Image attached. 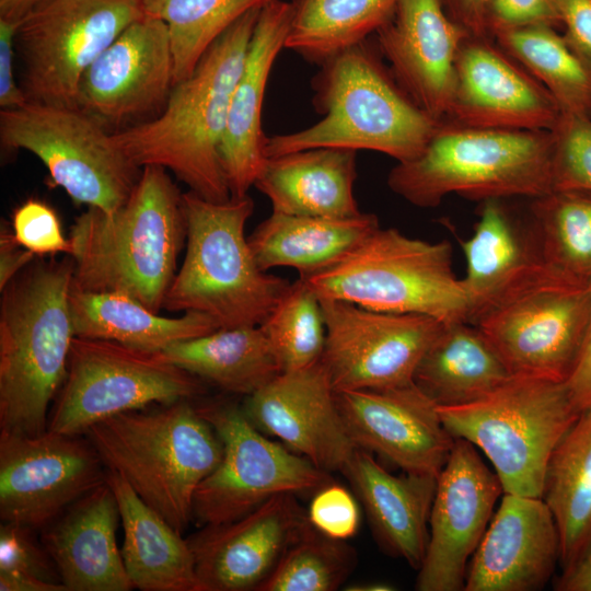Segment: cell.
<instances>
[{
  "instance_id": "3957f363",
  "label": "cell",
  "mask_w": 591,
  "mask_h": 591,
  "mask_svg": "<svg viewBox=\"0 0 591 591\" xmlns=\"http://www.w3.org/2000/svg\"><path fill=\"white\" fill-rule=\"evenodd\" d=\"M36 258L0 290V431L23 434L47 430L74 338L72 258Z\"/></svg>"
},
{
  "instance_id": "b9f144b4",
  "label": "cell",
  "mask_w": 591,
  "mask_h": 591,
  "mask_svg": "<svg viewBox=\"0 0 591 591\" xmlns=\"http://www.w3.org/2000/svg\"><path fill=\"white\" fill-rule=\"evenodd\" d=\"M554 138V189L591 192V118L561 114Z\"/></svg>"
},
{
  "instance_id": "5b68a950",
  "label": "cell",
  "mask_w": 591,
  "mask_h": 591,
  "mask_svg": "<svg viewBox=\"0 0 591 591\" xmlns=\"http://www.w3.org/2000/svg\"><path fill=\"white\" fill-rule=\"evenodd\" d=\"M84 436L106 468L181 534L193 520L196 489L223 453L217 431L192 399L115 415Z\"/></svg>"
},
{
  "instance_id": "484cf974",
  "label": "cell",
  "mask_w": 591,
  "mask_h": 591,
  "mask_svg": "<svg viewBox=\"0 0 591 591\" xmlns=\"http://www.w3.org/2000/svg\"><path fill=\"white\" fill-rule=\"evenodd\" d=\"M501 200L482 201L473 235L461 242L466 259L461 280L472 324L532 287L559 282L543 265L531 223L518 222Z\"/></svg>"
},
{
  "instance_id": "9c48e42d",
  "label": "cell",
  "mask_w": 591,
  "mask_h": 591,
  "mask_svg": "<svg viewBox=\"0 0 591 591\" xmlns=\"http://www.w3.org/2000/svg\"><path fill=\"white\" fill-rule=\"evenodd\" d=\"M438 412L453 438L486 455L503 493L537 498L552 453L581 414L566 382L522 375L476 402Z\"/></svg>"
},
{
  "instance_id": "1f68e13d",
  "label": "cell",
  "mask_w": 591,
  "mask_h": 591,
  "mask_svg": "<svg viewBox=\"0 0 591 591\" xmlns=\"http://www.w3.org/2000/svg\"><path fill=\"white\" fill-rule=\"evenodd\" d=\"M69 305L74 336L112 340L152 352L219 328L206 314L184 312L178 317L162 316L123 292L71 288Z\"/></svg>"
},
{
  "instance_id": "d6986e66",
  "label": "cell",
  "mask_w": 591,
  "mask_h": 591,
  "mask_svg": "<svg viewBox=\"0 0 591 591\" xmlns=\"http://www.w3.org/2000/svg\"><path fill=\"white\" fill-rule=\"evenodd\" d=\"M311 528L306 510L289 493L236 520L202 525L186 538L201 591H258Z\"/></svg>"
},
{
  "instance_id": "603a6c76",
  "label": "cell",
  "mask_w": 591,
  "mask_h": 591,
  "mask_svg": "<svg viewBox=\"0 0 591 591\" xmlns=\"http://www.w3.org/2000/svg\"><path fill=\"white\" fill-rule=\"evenodd\" d=\"M375 34L399 86L429 116L443 120L454 92L456 57L471 35L449 16L442 0H399Z\"/></svg>"
},
{
  "instance_id": "db71d44e",
  "label": "cell",
  "mask_w": 591,
  "mask_h": 591,
  "mask_svg": "<svg viewBox=\"0 0 591 591\" xmlns=\"http://www.w3.org/2000/svg\"><path fill=\"white\" fill-rule=\"evenodd\" d=\"M0 591H68L62 583L49 582L21 572H0Z\"/></svg>"
},
{
  "instance_id": "ee69618b",
  "label": "cell",
  "mask_w": 591,
  "mask_h": 591,
  "mask_svg": "<svg viewBox=\"0 0 591 591\" xmlns=\"http://www.w3.org/2000/svg\"><path fill=\"white\" fill-rule=\"evenodd\" d=\"M36 532L20 523H1L0 572H21L62 583L53 558Z\"/></svg>"
},
{
  "instance_id": "681fc988",
  "label": "cell",
  "mask_w": 591,
  "mask_h": 591,
  "mask_svg": "<svg viewBox=\"0 0 591 591\" xmlns=\"http://www.w3.org/2000/svg\"><path fill=\"white\" fill-rule=\"evenodd\" d=\"M449 16L474 37H489L487 0H442Z\"/></svg>"
},
{
  "instance_id": "d4e9b609",
  "label": "cell",
  "mask_w": 591,
  "mask_h": 591,
  "mask_svg": "<svg viewBox=\"0 0 591 591\" xmlns=\"http://www.w3.org/2000/svg\"><path fill=\"white\" fill-rule=\"evenodd\" d=\"M291 19V2L273 0L260 9L233 89L220 157L230 195L234 198L247 195L267 159L263 104L271 69L285 48Z\"/></svg>"
},
{
  "instance_id": "74e56055",
  "label": "cell",
  "mask_w": 591,
  "mask_h": 591,
  "mask_svg": "<svg viewBox=\"0 0 591 591\" xmlns=\"http://www.w3.org/2000/svg\"><path fill=\"white\" fill-rule=\"evenodd\" d=\"M557 31L536 25L500 30L491 36L551 93L561 114L591 118V68Z\"/></svg>"
},
{
  "instance_id": "30bf717a",
  "label": "cell",
  "mask_w": 591,
  "mask_h": 591,
  "mask_svg": "<svg viewBox=\"0 0 591 591\" xmlns=\"http://www.w3.org/2000/svg\"><path fill=\"white\" fill-rule=\"evenodd\" d=\"M204 381L164 354L116 341L74 336L67 375L48 416L47 429L66 434L86 430L115 415L194 399Z\"/></svg>"
},
{
  "instance_id": "ffe728a7",
  "label": "cell",
  "mask_w": 591,
  "mask_h": 591,
  "mask_svg": "<svg viewBox=\"0 0 591 591\" xmlns=\"http://www.w3.org/2000/svg\"><path fill=\"white\" fill-rule=\"evenodd\" d=\"M242 408L262 432L278 438L325 472L343 473L358 449L321 360L282 371L246 396Z\"/></svg>"
},
{
  "instance_id": "4dcf8cb0",
  "label": "cell",
  "mask_w": 591,
  "mask_h": 591,
  "mask_svg": "<svg viewBox=\"0 0 591 591\" xmlns=\"http://www.w3.org/2000/svg\"><path fill=\"white\" fill-rule=\"evenodd\" d=\"M512 376L484 333L470 322L444 323L419 361L414 383L437 406L476 402Z\"/></svg>"
},
{
  "instance_id": "44dd1931",
  "label": "cell",
  "mask_w": 591,
  "mask_h": 591,
  "mask_svg": "<svg viewBox=\"0 0 591 591\" xmlns=\"http://www.w3.org/2000/svg\"><path fill=\"white\" fill-rule=\"evenodd\" d=\"M355 444L374 452L406 473L438 476L455 438L441 421L438 406L415 383L336 392Z\"/></svg>"
},
{
  "instance_id": "4fadbf2b",
  "label": "cell",
  "mask_w": 591,
  "mask_h": 591,
  "mask_svg": "<svg viewBox=\"0 0 591 591\" xmlns=\"http://www.w3.org/2000/svg\"><path fill=\"white\" fill-rule=\"evenodd\" d=\"M217 431L223 448L218 466L200 483L193 520L201 525L230 522L280 494L315 491L331 474L256 428L235 404L196 405Z\"/></svg>"
},
{
  "instance_id": "e575fe53",
  "label": "cell",
  "mask_w": 591,
  "mask_h": 591,
  "mask_svg": "<svg viewBox=\"0 0 591 591\" xmlns=\"http://www.w3.org/2000/svg\"><path fill=\"white\" fill-rule=\"evenodd\" d=\"M541 498L558 530L559 564L568 570L591 545V408L581 412L552 453Z\"/></svg>"
},
{
  "instance_id": "83f0119b",
  "label": "cell",
  "mask_w": 591,
  "mask_h": 591,
  "mask_svg": "<svg viewBox=\"0 0 591 591\" xmlns=\"http://www.w3.org/2000/svg\"><path fill=\"white\" fill-rule=\"evenodd\" d=\"M404 473L391 474L359 448L343 471L381 546L418 570L427 549L438 476Z\"/></svg>"
},
{
  "instance_id": "9f6ffc18",
  "label": "cell",
  "mask_w": 591,
  "mask_h": 591,
  "mask_svg": "<svg viewBox=\"0 0 591 591\" xmlns=\"http://www.w3.org/2000/svg\"><path fill=\"white\" fill-rule=\"evenodd\" d=\"M345 590L348 591H390L393 588L386 583L380 582H366V583H355L347 586Z\"/></svg>"
},
{
  "instance_id": "836d02e7",
  "label": "cell",
  "mask_w": 591,
  "mask_h": 591,
  "mask_svg": "<svg viewBox=\"0 0 591 591\" xmlns=\"http://www.w3.org/2000/svg\"><path fill=\"white\" fill-rule=\"evenodd\" d=\"M176 366L219 389L252 395L282 372L260 326L218 328L162 351Z\"/></svg>"
},
{
  "instance_id": "7c38bea8",
  "label": "cell",
  "mask_w": 591,
  "mask_h": 591,
  "mask_svg": "<svg viewBox=\"0 0 591 591\" xmlns=\"http://www.w3.org/2000/svg\"><path fill=\"white\" fill-rule=\"evenodd\" d=\"M144 14L140 0H38L15 35L18 79L27 102L76 107L83 73Z\"/></svg>"
},
{
  "instance_id": "f6af8a7d",
  "label": "cell",
  "mask_w": 591,
  "mask_h": 591,
  "mask_svg": "<svg viewBox=\"0 0 591 591\" xmlns=\"http://www.w3.org/2000/svg\"><path fill=\"white\" fill-rule=\"evenodd\" d=\"M311 525L337 540L354 536L360 525V508L354 495L332 480L314 491L306 510Z\"/></svg>"
},
{
  "instance_id": "ac0fdd59",
  "label": "cell",
  "mask_w": 591,
  "mask_h": 591,
  "mask_svg": "<svg viewBox=\"0 0 591 591\" xmlns=\"http://www.w3.org/2000/svg\"><path fill=\"white\" fill-rule=\"evenodd\" d=\"M502 485L476 448L455 438L437 477L426 554L416 590H464L468 563L490 520Z\"/></svg>"
},
{
  "instance_id": "7dc6e473",
  "label": "cell",
  "mask_w": 591,
  "mask_h": 591,
  "mask_svg": "<svg viewBox=\"0 0 591 591\" xmlns=\"http://www.w3.org/2000/svg\"><path fill=\"white\" fill-rule=\"evenodd\" d=\"M20 20L0 18V109L18 108L27 102L15 73V35Z\"/></svg>"
},
{
  "instance_id": "60d3db41",
  "label": "cell",
  "mask_w": 591,
  "mask_h": 591,
  "mask_svg": "<svg viewBox=\"0 0 591 591\" xmlns=\"http://www.w3.org/2000/svg\"><path fill=\"white\" fill-rule=\"evenodd\" d=\"M356 564L351 545L312 526L288 548L258 591H334L346 582Z\"/></svg>"
},
{
  "instance_id": "52a82bcc",
  "label": "cell",
  "mask_w": 591,
  "mask_h": 591,
  "mask_svg": "<svg viewBox=\"0 0 591 591\" xmlns=\"http://www.w3.org/2000/svg\"><path fill=\"white\" fill-rule=\"evenodd\" d=\"M186 250L163 300L170 312H198L219 328L259 326L291 282L259 268L245 236L252 198L207 200L183 193Z\"/></svg>"
},
{
  "instance_id": "ab89813d",
  "label": "cell",
  "mask_w": 591,
  "mask_h": 591,
  "mask_svg": "<svg viewBox=\"0 0 591 591\" xmlns=\"http://www.w3.org/2000/svg\"><path fill=\"white\" fill-rule=\"evenodd\" d=\"M282 371L317 362L326 340V324L320 298L299 277L259 325Z\"/></svg>"
},
{
  "instance_id": "8fae6325",
  "label": "cell",
  "mask_w": 591,
  "mask_h": 591,
  "mask_svg": "<svg viewBox=\"0 0 591 591\" xmlns=\"http://www.w3.org/2000/svg\"><path fill=\"white\" fill-rule=\"evenodd\" d=\"M0 142L37 157L73 202L106 212L125 204L142 171L108 129L73 106L26 103L0 109Z\"/></svg>"
},
{
  "instance_id": "5bb4252c",
  "label": "cell",
  "mask_w": 591,
  "mask_h": 591,
  "mask_svg": "<svg viewBox=\"0 0 591 591\" xmlns=\"http://www.w3.org/2000/svg\"><path fill=\"white\" fill-rule=\"evenodd\" d=\"M320 300L326 324L320 360L336 392L414 383L419 361L444 325L429 315Z\"/></svg>"
},
{
  "instance_id": "2e32d148",
  "label": "cell",
  "mask_w": 591,
  "mask_h": 591,
  "mask_svg": "<svg viewBox=\"0 0 591 591\" xmlns=\"http://www.w3.org/2000/svg\"><path fill=\"white\" fill-rule=\"evenodd\" d=\"M591 321V290L542 282L482 316L476 325L512 375L566 382Z\"/></svg>"
},
{
  "instance_id": "ba28073f",
  "label": "cell",
  "mask_w": 591,
  "mask_h": 591,
  "mask_svg": "<svg viewBox=\"0 0 591 591\" xmlns=\"http://www.w3.org/2000/svg\"><path fill=\"white\" fill-rule=\"evenodd\" d=\"M300 278L320 299L443 323L468 322L467 299L445 240L429 242L378 228L333 264Z\"/></svg>"
},
{
  "instance_id": "7a4b0ae2",
  "label": "cell",
  "mask_w": 591,
  "mask_h": 591,
  "mask_svg": "<svg viewBox=\"0 0 591 591\" xmlns=\"http://www.w3.org/2000/svg\"><path fill=\"white\" fill-rule=\"evenodd\" d=\"M262 8L244 14L216 39L190 76L174 84L155 117L112 134L135 165L163 167L207 200L231 198L220 147Z\"/></svg>"
},
{
  "instance_id": "cb8c5ba5",
  "label": "cell",
  "mask_w": 591,
  "mask_h": 591,
  "mask_svg": "<svg viewBox=\"0 0 591 591\" xmlns=\"http://www.w3.org/2000/svg\"><path fill=\"white\" fill-rule=\"evenodd\" d=\"M559 560V534L545 501L503 493L468 563L464 591L540 590Z\"/></svg>"
},
{
  "instance_id": "d6a6232c",
  "label": "cell",
  "mask_w": 591,
  "mask_h": 591,
  "mask_svg": "<svg viewBox=\"0 0 591 591\" xmlns=\"http://www.w3.org/2000/svg\"><path fill=\"white\" fill-rule=\"evenodd\" d=\"M378 228L373 213L324 218L271 212L247 241L262 270L286 266L305 276L333 264Z\"/></svg>"
},
{
  "instance_id": "8992f818",
  "label": "cell",
  "mask_w": 591,
  "mask_h": 591,
  "mask_svg": "<svg viewBox=\"0 0 591 591\" xmlns=\"http://www.w3.org/2000/svg\"><path fill=\"white\" fill-rule=\"evenodd\" d=\"M552 131L471 127L440 120L424 150L390 171V189L419 208L450 194L474 200L554 189Z\"/></svg>"
},
{
  "instance_id": "f1b7e54d",
  "label": "cell",
  "mask_w": 591,
  "mask_h": 591,
  "mask_svg": "<svg viewBox=\"0 0 591 591\" xmlns=\"http://www.w3.org/2000/svg\"><path fill=\"white\" fill-rule=\"evenodd\" d=\"M357 151L312 148L268 157L254 183L273 212L348 218L361 211L354 194Z\"/></svg>"
},
{
  "instance_id": "6f0895ef",
  "label": "cell",
  "mask_w": 591,
  "mask_h": 591,
  "mask_svg": "<svg viewBox=\"0 0 591 591\" xmlns=\"http://www.w3.org/2000/svg\"><path fill=\"white\" fill-rule=\"evenodd\" d=\"M144 13L155 16L166 0H140Z\"/></svg>"
},
{
  "instance_id": "f5cc1de1",
  "label": "cell",
  "mask_w": 591,
  "mask_h": 591,
  "mask_svg": "<svg viewBox=\"0 0 591 591\" xmlns=\"http://www.w3.org/2000/svg\"><path fill=\"white\" fill-rule=\"evenodd\" d=\"M558 591H591V545L580 559L555 582Z\"/></svg>"
},
{
  "instance_id": "11a10c76",
  "label": "cell",
  "mask_w": 591,
  "mask_h": 591,
  "mask_svg": "<svg viewBox=\"0 0 591 591\" xmlns=\"http://www.w3.org/2000/svg\"><path fill=\"white\" fill-rule=\"evenodd\" d=\"M38 0H0V18L21 20Z\"/></svg>"
},
{
  "instance_id": "f546056e",
  "label": "cell",
  "mask_w": 591,
  "mask_h": 591,
  "mask_svg": "<svg viewBox=\"0 0 591 591\" xmlns=\"http://www.w3.org/2000/svg\"><path fill=\"white\" fill-rule=\"evenodd\" d=\"M120 514L126 571L142 591H201L186 538L148 506L116 472L107 470Z\"/></svg>"
},
{
  "instance_id": "277c9868",
  "label": "cell",
  "mask_w": 591,
  "mask_h": 591,
  "mask_svg": "<svg viewBox=\"0 0 591 591\" xmlns=\"http://www.w3.org/2000/svg\"><path fill=\"white\" fill-rule=\"evenodd\" d=\"M313 88L322 118L293 132L267 136V158L340 148L376 151L405 162L424 150L440 123L406 94L368 39L322 63Z\"/></svg>"
},
{
  "instance_id": "e0dca14e",
  "label": "cell",
  "mask_w": 591,
  "mask_h": 591,
  "mask_svg": "<svg viewBox=\"0 0 591 591\" xmlns=\"http://www.w3.org/2000/svg\"><path fill=\"white\" fill-rule=\"evenodd\" d=\"M175 84L166 23L144 14L129 24L83 73L76 107L112 134L155 117Z\"/></svg>"
},
{
  "instance_id": "9a60e30c",
  "label": "cell",
  "mask_w": 591,
  "mask_h": 591,
  "mask_svg": "<svg viewBox=\"0 0 591 591\" xmlns=\"http://www.w3.org/2000/svg\"><path fill=\"white\" fill-rule=\"evenodd\" d=\"M82 436L0 431L2 522L40 531L106 482V466Z\"/></svg>"
},
{
  "instance_id": "816d5d0a",
  "label": "cell",
  "mask_w": 591,
  "mask_h": 591,
  "mask_svg": "<svg viewBox=\"0 0 591 591\" xmlns=\"http://www.w3.org/2000/svg\"><path fill=\"white\" fill-rule=\"evenodd\" d=\"M566 384L581 412L591 408V321L579 359Z\"/></svg>"
},
{
  "instance_id": "4316f807",
  "label": "cell",
  "mask_w": 591,
  "mask_h": 591,
  "mask_svg": "<svg viewBox=\"0 0 591 591\" xmlns=\"http://www.w3.org/2000/svg\"><path fill=\"white\" fill-rule=\"evenodd\" d=\"M119 522L115 495L105 482L39 531L68 591L135 589L117 545Z\"/></svg>"
},
{
  "instance_id": "8d00e7d4",
  "label": "cell",
  "mask_w": 591,
  "mask_h": 591,
  "mask_svg": "<svg viewBox=\"0 0 591 591\" xmlns=\"http://www.w3.org/2000/svg\"><path fill=\"white\" fill-rule=\"evenodd\" d=\"M398 1L293 0L285 48L321 66L376 33Z\"/></svg>"
},
{
  "instance_id": "c3c4849f",
  "label": "cell",
  "mask_w": 591,
  "mask_h": 591,
  "mask_svg": "<svg viewBox=\"0 0 591 591\" xmlns=\"http://www.w3.org/2000/svg\"><path fill=\"white\" fill-rule=\"evenodd\" d=\"M569 47L591 68V0H552Z\"/></svg>"
},
{
  "instance_id": "bcb514c9",
  "label": "cell",
  "mask_w": 591,
  "mask_h": 591,
  "mask_svg": "<svg viewBox=\"0 0 591 591\" xmlns=\"http://www.w3.org/2000/svg\"><path fill=\"white\" fill-rule=\"evenodd\" d=\"M490 36L500 30L545 25L563 28L552 0H487Z\"/></svg>"
},
{
  "instance_id": "d590c367",
  "label": "cell",
  "mask_w": 591,
  "mask_h": 591,
  "mask_svg": "<svg viewBox=\"0 0 591 591\" xmlns=\"http://www.w3.org/2000/svg\"><path fill=\"white\" fill-rule=\"evenodd\" d=\"M543 265L555 280L591 290V192L553 189L530 207Z\"/></svg>"
},
{
  "instance_id": "f35d334b",
  "label": "cell",
  "mask_w": 591,
  "mask_h": 591,
  "mask_svg": "<svg viewBox=\"0 0 591 591\" xmlns=\"http://www.w3.org/2000/svg\"><path fill=\"white\" fill-rule=\"evenodd\" d=\"M273 0H166L155 16L167 25L175 83L186 79L230 26Z\"/></svg>"
},
{
  "instance_id": "7bdbcfd3",
  "label": "cell",
  "mask_w": 591,
  "mask_h": 591,
  "mask_svg": "<svg viewBox=\"0 0 591 591\" xmlns=\"http://www.w3.org/2000/svg\"><path fill=\"white\" fill-rule=\"evenodd\" d=\"M12 231L16 241L37 257L71 253L60 219L53 207L40 199L28 198L12 212Z\"/></svg>"
},
{
  "instance_id": "6da1fadb",
  "label": "cell",
  "mask_w": 591,
  "mask_h": 591,
  "mask_svg": "<svg viewBox=\"0 0 591 591\" xmlns=\"http://www.w3.org/2000/svg\"><path fill=\"white\" fill-rule=\"evenodd\" d=\"M69 239L72 288L123 292L160 313L186 243L183 193L165 169L144 166L123 206L88 207Z\"/></svg>"
},
{
  "instance_id": "7402d4cb",
  "label": "cell",
  "mask_w": 591,
  "mask_h": 591,
  "mask_svg": "<svg viewBox=\"0 0 591 591\" xmlns=\"http://www.w3.org/2000/svg\"><path fill=\"white\" fill-rule=\"evenodd\" d=\"M560 116L551 93L498 44L474 36L463 42L445 118L471 127L552 131Z\"/></svg>"
},
{
  "instance_id": "f907efd6",
  "label": "cell",
  "mask_w": 591,
  "mask_h": 591,
  "mask_svg": "<svg viewBox=\"0 0 591 591\" xmlns=\"http://www.w3.org/2000/svg\"><path fill=\"white\" fill-rule=\"evenodd\" d=\"M37 256L23 247L15 239L12 229L1 224L0 230V290H2L22 269Z\"/></svg>"
}]
</instances>
